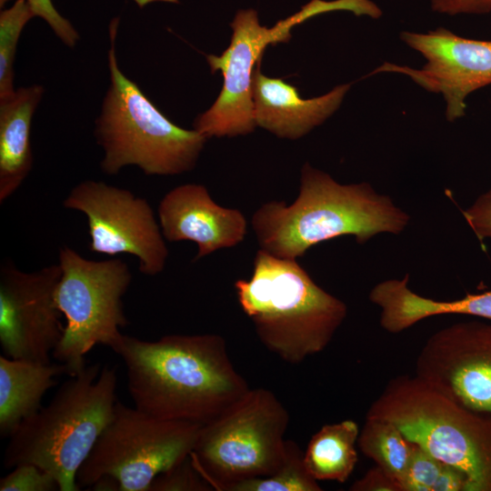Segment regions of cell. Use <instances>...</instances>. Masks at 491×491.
<instances>
[{"mask_svg": "<svg viewBox=\"0 0 491 491\" xmlns=\"http://www.w3.org/2000/svg\"><path fill=\"white\" fill-rule=\"evenodd\" d=\"M113 351L125 364L135 406L161 419L205 425L250 389L217 334L155 341L123 335Z\"/></svg>", "mask_w": 491, "mask_h": 491, "instance_id": "cell-1", "label": "cell"}, {"mask_svg": "<svg viewBox=\"0 0 491 491\" xmlns=\"http://www.w3.org/2000/svg\"><path fill=\"white\" fill-rule=\"evenodd\" d=\"M408 221L406 213L369 184L341 185L305 164L296 199L290 205L276 200L263 204L252 216V227L261 250L296 259L341 235H354L364 244L379 233L397 235Z\"/></svg>", "mask_w": 491, "mask_h": 491, "instance_id": "cell-2", "label": "cell"}, {"mask_svg": "<svg viewBox=\"0 0 491 491\" xmlns=\"http://www.w3.org/2000/svg\"><path fill=\"white\" fill-rule=\"evenodd\" d=\"M116 366H85L65 381L47 406L22 421L8 437L3 465L34 464L58 483L78 491L76 475L113 417Z\"/></svg>", "mask_w": 491, "mask_h": 491, "instance_id": "cell-3", "label": "cell"}, {"mask_svg": "<svg viewBox=\"0 0 491 491\" xmlns=\"http://www.w3.org/2000/svg\"><path fill=\"white\" fill-rule=\"evenodd\" d=\"M235 288L261 343L293 365L323 351L347 315L346 305L316 285L296 259L261 249L251 277L236 280Z\"/></svg>", "mask_w": 491, "mask_h": 491, "instance_id": "cell-4", "label": "cell"}, {"mask_svg": "<svg viewBox=\"0 0 491 491\" xmlns=\"http://www.w3.org/2000/svg\"><path fill=\"white\" fill-rule=\"evenodd\" d=\"M117 26L115 18L109 25L110 85L95 121V135L104 150L102 171L116 175L136 165L148 175H174L192 170L207 138L174 124L122 72L115 54Z\"/></svg>", "mask_w": 491, "mask_h": 491, "instance_id": "cell-5", "label": "cell"}, {"mask_svg": "<svg viewBox=\"0 0 491 491\" xmlns=\"http://www.w3.org/2000/svg\"><path fill=\"white\" fill-rule=\"evenodd\" d=\"M366 416L394 423L411 442L462 471L468 491H491V418L462 407L416 376L390 379Z\"/></svg>", "mask_w": 491, "mask_h": 491, "instance_id": "cell-6", "label": "cell"}, {"mask_svg": "<svg viewBox=\"0 0 491 491\" xmlns=\"http://www.w3.org/2000/svg\"><path fill=\"white\" fill-rule=\"evenodd\" d=\"M289 414L276 396L254 388L203 425L191 459L207 483L226 491L237 482L274 474L284 463Z\"/></svg>", "mask_w": 491, "mask_h": 491, "instance_id": "cell-7", "label": "cell"}, {"mask_svg": "<svg viewBox=\"0 0 491 491\" xmlns=\"http://www.w3.org/2000/svg\"><path fill=\"white\" fill-rule=\"evenodd\" d=\"M369 0H311L293 15L279 20L272 27L262 25L255 9L236 12L230 25L233 30L229 46L218 56H206L211 71L223 75V87L212 106L199 115L194 129L206 138L235 136L254 131L253 75L268 45L287 42L297 25L331 11H349L367 15Z\"/></svg>", "mask_w": 491, "mask_h": 491, "instance_id": "cell-8", "label": "cell"}, {"mask_svg": "<svg viewBox=\"0 0 491 491\" xmlns=\"http://www.w3.org/2000/svg\"><path fill=\"white\" fill-rule=\"evenodd\" d=\"M61 276L55 303L65 319L64 335L53 357L74 376L85 366V356L96 345L112 350L128 321L122 298L132 274L119 258L95 261L64 246L59 251Z\"/></svg>", "mask_w": 491, "mask_h": 491, "instance_id": "cell-9", "label": "cell"}, {"mask_svg": "<svg viewBox=\"0 0 491 491\" xmlns=\"http://www.w3.org/2000/svg\"><path fill=\"white\" fill-rule=\"evenodd\" d=\"M201 424L161 419L117 400L112 419L76 475L79 487L102 477L118 491H149L154 479L193 452Z\"/></svg>", "mask_w": 491, "mask_h": 491, "instance_id": "cell-10", "label": "cell"}, {"mask_svg": "<svg viewBox=\"0 0 491 491\" xmlns=\"http://www.w3.org/2000/svg\"><path fill=\"white\" fill-rule=\"evenodd\" d=\"M63 205L85 215L92 252L132 255L146 276L164 270L168 249L145 199L104 182L85 180L69 192Z\"/></svg>", "mask_w": 491, "mask_h": 491, "instance_id": "cell-11", "label": "cell"}, {"mask_svg": "<svg viewBox=\"0 0 491 491\" xmlns=\"http://www.w3.org/2000/svg\"><path fill=\"white\" fill-rule=\"evenodd\" d=\"M60 266L24 272L6 262L0 268V345L14 359L51 363L65 326L55 303Z\"/></svg>", "mask_w": 491, "mask_h": 491, "instance_id": "cell-12", "label": "cell"}, {"mask_svg": "<svg viewBox=\"0 0 491 491\" xmlns=\"http://www.w3.org/2000/svg\"><path fill=\"white\" fill-rule=\"evenodd\" d=\"M416 376L462 407L491 418V324L461 322L431 335Z\"/></svg>", "mask_w": 491, "mask_h": 491, "instance_id": "cell-13", "label": "cell"}, {"mask_svg": "<svg viewBox=\"0 0 491 491\" xmlns=\"http://www.w3.org/2000/svg\"><path fill=\"white\" fill-rule=\"evenodd\" d=\"M400 38L426 58V65L416 69L385 62L370 75H406L426 90L442 94L448 121L465 115L471 93L491 85V40L466 38L444 27L427 33L402 32Z\"/></svg>", "mask_w": 491, "mask_h": 491, "instance_id": "cell-14", "label": "cell"}, {"mask_svg": "<svg viewBox=\"0 0 491 491\" xmlns=\"http://www.w3.org/2000/svg\"><path fill=\"white\" fill-rule=\"evenodd\" d=\"M162 234L167 241H192L198 247L194 261L213 252L237 246L247 231L241 211L216 204L205 186L178 185L158 205Z\"/></svg>", "mask_w": 491, "mask_h": 491, "instance_id": "cell-15", "label": "cell"}, {"mask_svg": "<svg viewBox=\"0 0 491 491\" xmlns=\"http://www.w3.org/2000/svg\"><path fill=\"white\" fill-rule=\"evenodd\" d=\"M260 64L253 75L255 119L256 125L278 137L296 139L306 135L339 107L350 88V84H344L323 95L306 99L282 78L264 75Z\"/></svg>", "mask_w": 491, "mask_h": 491, "instance_id": "cell-16", "label": "cell"}, {"mask_svg": "<svg viewBox=\"0 0 491 491\" xmlns=\"http://www.w3.org/2000/svg\"><path fill=\"white\" fill-rule=\"evenodd\" d=\"M408 280V274L400 280H386L369 293V300L381 308L380 325L389 333H400L425 318L439 315H468L491 321V290L439 301L413 292Z\"/></svg>", "mask_w": 491, "mask_h": 491, "instance_id": "cell-17", "label": "cell"}, {"mask_svg": "<svg viewBox=\"0 0 491 491\" xmlns=\"http://www.w3.org/2000/svg\"><path fill=\"white\" fill-rule=\"evenodd\" d=\"M43 95V86L34 85L0 98V204L20 187L33 167L31 124Z\"/></svg>", "mask_w": 491, "mask_h": 491, "instance_id": "cell-18", "label": "cell"}, {"mask_svg": "<svg viewBox=\"0 0 491 491\" xmlns=\"http://www.w3.org/2000/svg\"><path fill=\"white\" fill-rule=\"evenodd\" d=\"M67 374L61 363L41 364L0 356V435L8 438L23 420L41 407L56 377Z\"/></svg>", "mask_w": 491, "mask_h": 491, "instance_id": "cell-19", "label": "cell"}, {"mask_svg": "<svg viewBox=\"0 0 491 491\" xmlns=\"http://www.w3.org/2000/svg\"><path fill=\"white\" fill-rule=\"evenodd\" d=\"M359 432L357 423L351 419L323 426L312 436L304 453L309 475L316 481L345 483L358 461L356 445Z\"/></svg>", "mask_w": 491, "mask_h": 491, "instance_id": "cell-20", "label": "cell"}, {"mask_svg": "<svg viewBox=\"0 0 491 491\" xmlns=\"http://www.w3.org/2000/svg\"><path fill=\"white\" fill-rule=\"evenodd\" d=\"M357 445L366 456L389 473L398 484L407 468L415 446L394 423L371 416L366 418Z\"/></svg>", "mask_w": 491, "mask_h": 491, "instance_id": "cell-21", "label": "cell"}, {"mask_svg": "<svg viewBox=\"0 0 491 491\" xmlns=\"http://www.w3.org/2000/svg\"><path fill=\"white\" fill-rule=\"evenodd\" d=\"M303 457L298 445L286 440L285 461L274 474L237 482L226 491H321L317 481L307 472Z\"/></svg>", "mask_w": 491, "mask_h": 491, "instance_id": "cell-22", "label": "cell"}, {"mask_svg": "<svg viewBox=\"0 0 491 491\" xmlns=\"http://www.w3.org/2000/svg\"><path fill=\"white\" fill-rule=\"evenodd\" d=\"M35 15L25 0H16L0 13V98L12 95L14 62L17 44L25 25Z\"/></svg>", "mask_w": 491, "mask_h": 491, "instance_id": "cell-23", "label": "cell"}, {"mask_svg": "<svg viewBox=\"0 0 491 491\" xmlns=\"http://www.w3.org/2000/svg\"><path fill=\"white\" fill-rule=\"evenodd\" d=\"M446 466V463L415 444L407 468L399 482L401 491H434Z\"/></svg>", "mask_w": 491, "mask_h": 491, "instance_id": "cell-24", "label": "cell"}, {"mask_svg": "<svg viewBox=\"0 0 491 491\" xmlns=\"http://www.w3.org/2000/svg\"><path fill=\"white\" fill-rule=\"evenodd\" d=\"M210 487L189 456L183 462L158 475L149 491H204L210 490Z\"/></svg>", "mask_w": 491, "mask_h": 491, "instance_id": "cell-25", "label": "cell"}, {"mask_svg": "<svg viewBox=\"0 0 491 491\" xmlns=\"http://www.w3.org/2000/svg\"><path fill=\"white\" fill-rule=\"evenodd\" d=\"M55 490H59L56 480L39 466L30 463L17 465L0 480V491Z\"/></svg>", "mask_w": 491, "mask_h": 491, "instance_id": "cell-26", "label": "cell"}, {"mask_svg": "<svg viewBox=\"0 0 491 491\" xmlns=\"http://www.w3.org/2000/svg\"><path fill=\"white\" fill-rule=\"evenodd\" d=\"M32 7L35 16L44 19L56 36L67 46L74 47L79 35L73 25L61 15L51 0H25Z\"/></svg>", "mask_w": 491, "mask_h": 491, "instance_id": "cell-27", "label": "cell"}, {"mask_svg": "<svg viewBox=\"0 0 491 491\" xmlns=\"http://www.w3.org/2000/svg\"><path fill=\"white\" fill-rule=\"evenodd\" d=\"M463 215L479 240L491 238V189L479 195Z\"/></svg>", "mask_w": 491, "mask_h": 491, "instance_id": "cell-28", "label": "cell"}, {"mask_svg": "<svg viewBox=\"0 0 491 491\" xmlns=\"http://www.w3.org/2000/svg\"><path fill=\"white\" fill-rule=\"evenodd\" d=\"M351 491H401L397 480L376 465L349 487Z\"/></svg>", "mask_w": 491, "mask_h": 491, "instance_id": "cell-29", "label": "cell"}, {"mask_svg": "<svg viewBox=\"0 0 491 491\" xmlns=\"http://www.w3.org/2000/svg\"><path fill=\"white\" fill-rule=\"evenodd\" d=\"M430 3L434 12L449 15L491 12V0H430Z\"/></svg>", "mask_w": 491, "mask_h": 491, "instance_id": "cell-30", "label": "cell"}, {"mask_svg": "<svg viewBox=\"0 0 491 491\" xmlns=\"http://www.w3.org/2000/svg\"><path fill=\"white\" fill-rule=\"evenodd\" d=\"M134 1L141 8L154 2H166V3H175V4H177L179 2V0H134Z\"/></svg>", "mask_w": 491, "mask_h": 491, "instance_id": "cell-31", "label": "cell"}, {"mask_svg": "<svg viewBox=\"0 0 491 491\" xmlns=\"http://www.w3.org/2000/svg\"><path fill=\"white\" fill-rule=\"evenodd\" d=\"M9 0H0V6L3 7Z\"/></svg>", "mask_w": 491, "mask_h": 491, "instance_id": "cell-32", "label": "cell"}]
</instances>
